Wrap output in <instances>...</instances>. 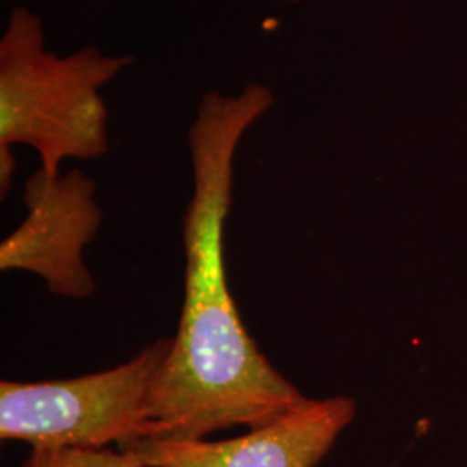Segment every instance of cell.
I'll list each match as a JSON object with an SVG mask.
<instances>
[{
    "label": "cell",
    "mask_w": 467,
    "mask_h": 467,
    "mask_svg": "<svg viewBox=\"0 0 467 467\" xmlns=\"http://www.w3.org/2000/svg\"><path fill=\"white\" fill-rule=\"evenodd\" d=\"M171 337H161L117 368L71 379L0 383V438L32 449L123 451L150 440V397Z\"/></svg>",
    "instance_id": "3957f363"
},
{
    "label": "cell",
    "mask_w": 467,
    "mask_h": 467,
    "mask_svg": "<svg viewBox=\"0 0 467 467\" xmlns=\"http://www.w3.org/2000/svg\"><path fill=\"white\" fill-rule=\"evenodd\" d=\"M284 2H296V0H284Z\"/></svg>",
    "instance_id": "52a82bcc"
},
{
    "label": "cell",
    "mask_w": 467,
    "mask_h": 467,
    "mask_svg": "<svg viewBox=\"0 0 467 467\" xmlns=\"http://www.w3.org/2000/svg\"><path fill=\"white\" fill-rule=\"evenodd\" d=\"M274 104L248 84L237 96H202L189 130L194 192L184 218V305L150 397V440H204L258 428L308 400L260 351L237 312L223 265L239 142Z\"/></svg>",
    "instance_id": "6da1fadb"
},
{
    "label": "cell",
    "mask_w": 467,
    "mask_h": 467,
    "mask_svg": "<svg viewBox=\"0 0 467 467\" xmlns=\"http://www.w3.org/2000/svg\"><path fill=\"white\" fill-rule=\"evenodd\" d=\"M23 467H146L134 451L32 449Z\"/></svg>",
    "instance_id": "8992f818"
},
{
    "label": "cell",
    "mask_w": 467,
    "mask_h": 467,
    "mask_svg": "<svg viewBox=\"0 0 467 467\" xmlns=\"http://www.w3.org/2000/svg\"><path fill=\"white\" fill-rule=\"evenodd\" d=\"M40 17L15 7L0 38V189L11 187V146L40 154V170L57 177L69 160H94L108 152V108L100 88L132 56H108L85 47L67 56L46 50Z\"/></svg>",
    "instance_id": "7a4b0ae2"
},
{
    "label": "cell",
    "mask_w": 467,
    "mask_h": 467,
    "mask_svg": "<svg viewBox=\"0 0 467 467\" xmlns=\"http://www.w3.org/2000/svg\"><path fill=\"white\" fill-rule=\"evenodd\" d=\"M355 418L347 397L306 400L283 416L229 440H142L146 467H316Z\"/></svg>",
    "instance_id": "5b68a950"
},
{
    "label": "cell",
    "mask_w": 467,
    "mask_h": 467,
    "mask_svg": "<svg viewBox=\"0 0 467 467\" xmlns=\"http://www.w3.org/2000/svg\"><path fill=\"white\" fill-rule=\"evenodd\" d=\"M25 204L28 215L0 244V268L36 274L57 296H92L96 284L84 250L102 222L96 182L82 170L57 177L38 170L25 187Z\"/></svg>",
    "instance_id": "277c9868"
}]
</instances>
